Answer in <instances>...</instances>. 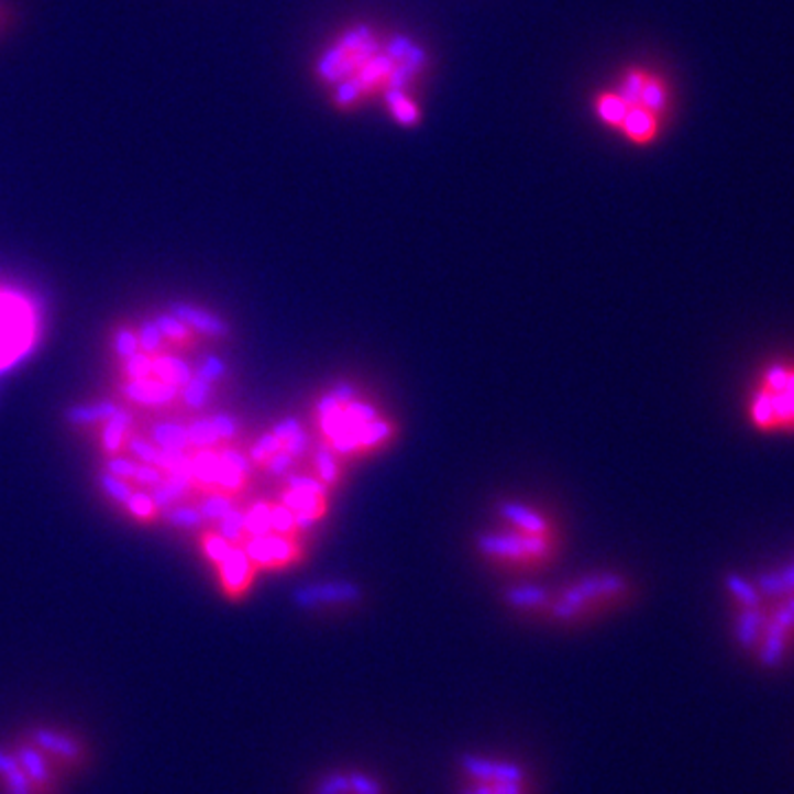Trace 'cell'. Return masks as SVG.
<instances>
[{"label": "cell", "mask_w": 794, "mask_h": 794, "mask_svg": "<svg viewBox=\"0 0 794 794\" xmlns=\"http://www.w3.org/2000/svg\"><path fill=\"white\" fill-rule=\"evenodd\" d=\"M190 466H192L195 493H203V495L214 493L217 477L223 466L219 449H197L195 453H190Z\"/></svg>", "instance_id": "cell-14"}, {"label": "cell", "mask_w": 794, "mask_h": 794, "mask_svg": "<svg viewBox=\"0 0 794 794\" xmlns=\"http://www.w3.org/2000/svg\"><path fill=\"white\" fill-rule=\"evenodd\" d=\"M131 413L126 409H118L107 422L100 424V449L104 455L115 457L122 455L126 451V442H129V429H131Z\"/></svg>", "instance_id": "cell-15"}, {"label": "cell", "mask_w": 794, "mask_h": 794, "mask_svg": "<svg viewBox=\"0 0 794 794\" xmlns=\"http://www.w3.org/2000/svg\"><path fill=\"white\" fill-rule=\"evenodd\" d=\"M245 532L247 537H265L269 528V501H256L245 508Z\"/></svg>", "instance_id": "cell-33"}, {"label": "cell", "mask_w": 794, "mask_h": 794, "mask_svg": "<svg viewBox=\"0 0 794 794\" xmlns=\"http://www.w3.org/2000/svg\"><path fill=\"white\" fill-rule=\"evenodd\" d=\"M737 647L765 671L794 653V548L754 572L726 576Z\"/></svg>", "instance_id": "cell-2"}, {"label": "cell", "mask_w": 794, "mask_h": 794, "mask_svg": "<svg viewBox=\"0 0 794 794\" xmlns=\"http://www.w3.org/2000/svg\"><path fill=\"white\" fill-rule=\"evenodd\" d=\"M166 311L173 313L175 318H179L184 324H188L199 338H208V340H223L230 335V324L219 316L212 313L203 307L184 302V300H170L166 305Z\"/></svg>", "instance_id": "cell-13"}, {"label": "cell", "mask_w": 794, "mask_h": 794, "mask_svg": "<svg viewBox=\"0 0 794 794\" xmlns=\"http://www.w3.org/2000/svg\"><path fill=\"white\" fill-rule=\"evenodd\" d=\"M8 19H10V10H8V5L3 3V0H0V32H3Z\"/></svg>", "instance_id": "cell-41"}, {"label": "cell", "mask_w": 794, "mask_h": 794, "mask_svg": "<svg viewBox=\"0 0 794 794\" xmlns=\"http://www.w3.org/2000/svg\"><path fill=\"white\" fill-rule=\"evenodd\" d=\"M504 515L510 519V526L519 532H526V534H534V537H552V528H550V521L534 512V510H528V508H521V506H506L504 508Z\"/></svg>", "instance_id": "cell-23"}, {"label": "cell", "mask_w": 794, "mask_h": 794, "mask_svg": "<svg viewBox=\"0 0 794 794\" xmlns=\"http://www.w3.org/2000/svg\"><path fill=\"white\" fill-rule=\"evenodd\" d=\"M256 570H283L302 559V548L296 537L283 534H265V537H247L241 545Z\"/></svg>", "instance_id": "cell-9"}, {"label": "cell", "mask_w": 794, "mask_h": 794, "mask_svg": "<svg viewBox=\"0 0 794 794\" xmlns=\"http://www.w3.org/2000/svg\"><path fill=\"white\" fill-rule=\"evenodd\" d=\"M159 519H164L168 526L181 528V530H201L203 528V519H201L197 506H188V504H175V506L162 510Z\"/></svg>", "instance_id": "cell-26"}, {"label": "cell", "mask_w": 794, "mask_h": 794, "mask_svg": "<svg viewBox=\"0 0 794 794\" xmlns=\"http://www.w3.org/2000/svg\"><path fill=\"white\" fill-rule=\"evenodd\" d=\"M199 545H201V552L203 556L217 567L230 552H232V543L225 541L217 530H201L199 532Z\"/></svg>", "instance_id": "cell-31"}, {"label": "cell", "mask_w": 794, "mask_h": 794, "mask_svg": "<svg viewBox=\"0 0 794 794\" xmlns=\"http://www.w3.org/2000/svg\"><path fill=\"white\" fill-rule=\"evenodd\" d=\"M192 375V364L173 351L153 357V377H157L159 382L181 388Z\"/></svg>", "instance_id": "cell-19"}, {"label": "cell", "mask_w": 794, "mask_h": 794, "mask_svg": "<svg viewBox=\"0 0 794 794\" xmlns=\"http://www.w3.org/2000/svg\"><path fill=\"white\" fill-rule=\"evenodd\" d=\"M126 453L137 460L140 464H148V466H162V449L155 446L148 438L144 435H131L126 442Z\"/></svg>", "instance_id": "cell-32"}, {"label": "cell", "mask_w": 794, "mask_h": 794, "mask_svg": "<svg viewBox=\"0 0 794 794\" xmlns=\"http://www.w3.org/2000/svg\"><path fill=\"white\" fill-rule=\"evenodd\" d=\"M0 790L3 794H38L14 752L0 750Z\"/></svg>", "instance_id": "cell-17"}, {"label": "cell", "mask_w": 794, "mask_h": 794, "mask_svg": "<svg viewBox=\"0 0 794 794\" xmlns=\"http://www.w3.org/2000/svg\"><path fill=\"white\" fill-rule=\"evenodd\" d=\"M269 528L274 534H283V537L300 534L294 512L280 501H269Z\"/></svg>", "instance_id": "cell-34"}, {"label": "cell", "mask_w": 794, "mask_h": 794, "mask_svg": "<svg viewBox=\"0 0 794 794\" xmlns=\"http://www.w3.org/2000/svg\"><path fill=\"white\" fill-rule=\"evenodd\" d=\"M214 395H217V386H214V384L203 382L201 377L192 375V377L188 379V384H184L181 390H179L177 407H181V409L188 411V413H199V411L212 407Z\"/></svg>", "instance_id": "cell-20"}, {"label": "cell", "mask_w": 794, "mask_h": 794, "mask_svg": "<svg viewBox=\"0 0 794 794\" xmlns=\"http://www.w3.org/2000/svg\"><path fill=\"white\" fill-rule=\"evenodd\" d=\"M239 506V497L232 495H223V493H210L203 495L197 501V510L203 519V523H217L221 521L225 515H230L234 508Z\"/></svg>", "instance_id": "cell-24"}, {"label": "cell", "mask_w": 794, "mask_h": 794, "mask_svg": "<svg viewBox=\"0 0 794 794\" xmlns=\"http://www.w3.org/2000/svg\"><path fill=\"white\" fill-rule=\"evenodd\" d=\"M164 479V471L157 468V466H148V464H140L137 466V473L133 477V484H137L140 488H153L157 484H162Z\"/></svg>", "instance_id": "cell-40"}, {"label": "cell", "mask_w": 794, "mask_h": 794, "mask_svg": "<svg viewBox=\"0 0 794 794\" xmlns=\"http://www.w3.org/2000/svg\"><path fill=\"white\" fill-rule=\"evenodd\" d=\"M188 438H190V449H219L221 440L210 422V418H192L188 424Z\"/></svg>", "instance_id": "cell-29"}, {"label": "cell", "mask_w": 794, "mask_h": 794, "mask_svg": "<svg viewBox=\"0 0 794 794\" xmlns=\"http://www.w3.org/2000/svg\"><path fill=\"white\" fill-rule=\"evenodd\" d=\"M137 329V340H140V351L155 357L162 353H170L168 342L164 340L155 318H142V322L135 327ZM175 353V351H173Z\"/></svg>", "instance_id": "cell-25"}, {"label": "cell", "mask_w": 794, "mask_h": 794, "mask_svg": "<svg viewBox=\"0 0 794 794\" xmlns=\"http://www.w3.org/2000/svg\"><path fill=\"white\" fill-rule=\"evenodd\" d=\"M649 111L660 120H669L673 111V91L662 74L644 67H629L620 71L611 85L603 87L594 100L592 111L596 120L614 131L627 111Z\"/></svg>", "instance_id": "cell-4"}, {"label": "cell", "mask_w": 794, "mask_h": 794, "mask_svg": "<svg viewBox=\"0 0 794 794\" xmlns=\"http://www.w3.org/2000/svg\"><path fill=\"white\" fill-rule=\"evenodd\" d=\"M120 409V405L115 400H98L91 405H78L71 407L67 411V422L71 427H93V424H102L107 422L115 411Z\"/></svg>", "instance_id": "cell-22"}, {"label": "cell", "mask_w": 794, "mask_h": 794, "mask_svg": "<svg viewBox=\"0 0 794 794\" xmlns=\"http://www.w3.org/2000/svg\"><path fill=\"white\" fill-rule=\"evenodd\" d=\"M153 318H155L164 340L168 342L170 351H195V349H199V335L188 324H184L179 318H175L168 311H159Z\"/></svg>", "instance_id": "cell-16"}, {"label": "cell", "mask_w": 794, "mask_h": 794, "mask_svg": "<svg viewBox=\"0 0 794 794\" xmlns=\"http://www.w3.org/2000/svg\"><path fill=\"white\" fill-rule=\"evenodd\" d=\"M98 482H100L102 493H104L113 504H118V506H122V508H124V504L129 501V497H131L133 490H135V486H133L131 482L120 479V477H115V475H111V473H107V471H102V473L98 475Z\"/></svg>", "instance_id": "cell-35"}, {"label": "cell", "mask_w": 794, "mask_h": 794, "mask_svg": "<svg viewBox=\"0 0 794 794\" xmlns=\"http://www.w3.org/2000/svg\"><path fill=\"white\" fill-rule=\"evenodd\" d=\"M210 422H212V427H214L221 444H223V442H234V440L239 438L241 424H239V420H236L234 416L214 413V416H210Z\"/></svg>", "instance_id": "cell-39"}, {"label": "cell", "mask_w": 794, "mask_h": 794, "mask_svg": "<svg viewBox=\"0 0 794 794\" xmlns=\"http://www.w3.org/2000/svg\"><path fill=\"white\" fill-rule=\"evenodd\" d=\"M225 541H230L232 545H243V541L247 539V532H245V510L243 508H234L230 515H225L221 521H217V528H214Z\"/></svg>", "instance_id": "cell-30"}, {"label": "cell", "mask_w": 794, "mask_h": 794, "mask_svg": "<svg viewBox=\"0 0 794 794\" xmlns=\"http://www.w3.org/2000/svg\"><path fill=\"white\" fill-rule=\"evenodd\" d=\"M192 373L197 377H201L203 382H210V384H219L225 375H228V364L214 355V353H206L199 357V362L192 366Z\"/></svg>", "instance_id": "cell-36"}, {"label": "cell", "mask_w": 794, "mask_h": 794, "mask_svg": "<svg viewBox=\"0 0 794 794\" xmlns=\"http://www.w3.org/2000/svg\"><path fill=\"white\" fill-rule=\"evenodd\" d=\"M743 422L761 438H794V355L763 360L743 390Z\"/></svg>", "instance_id": "cell-3"}, {"label": "cell", "mask_w": 794, "mask_h": 794, "mask_svg": "<svg viewBox=\"0 0 794 794\" xmlns=\"http://www.w3.org/2000/svg\"><path fill=\"white\" fill-rule=\"evenodd\" d=\"M427 71L429 56L416 41L364 23L338 32L313 60L318 87L340 111L416 91Z\"/></svg>", "instance_id": "cell-1"}, {"label": "cell", "mask_w": 794, "mask_h": 794, "mask_svg": "<svg viewBox=\"0 0 794 794\" xmlns=\"http://www.w3.org/2000/svg\"><path fill=\"white\" fill-rule=\"evenodd\" d=\"M382 104L397 126H418L422 120V107L416 98V91H397Z\"/></svg>", "instance_id": "cell-18"}, {"label": "cell", "mask_w": 794, "mask_h": 794, "mask_svg": "<svg viewBox=\"0 0 794 794\" xmlns=\"http://www.w3.org/2000/svg\"><path fill=\"white\" fill-rule=\"evenodd\" d=\"M148 440L162 451H190L188 424L181 422H157L148 431Z\"/></svg>", "instance_id": "cell-21"}, {"label": "cell", "mask_w": 794, "mask_h": 794, "mask_svg": "<svg viewBox=\"0 0 794 794\" xmlns=\"http://www.w3.org/2000/svg\"><path fill=\"white\" fill-rule=\"evenodd\" d=\"M120 375L122 379H142L153 375V357L146 353H135L133 357L120 362Z\"/></svg>", "instance_id": "cell-37"}, {"label": "cell", "mask_w": 794, "mask_h": 794, "mask_svg": "<svg viewBox=\"0 0 794 794\" xmlns=\"http://www.w3.org/2000/svg\"><path fill=\"white\" fill-rule=\"evenodd\" d=\"M137 466H140V462L137 460H133L131 455H115V457H109L107 460V473H111V475H115V477H120V479H126V482H131L133 484V477H135V473H137Z\"/></svg>", "instance_id": "cell-38"}, {"label": "cell", "mask_w": 794, "mask_h": 794, "mask_svg": "<svg viewBox=\"0 0 794 794\" xmlns=\"http://www.w3.org/2000/svg\"><path fill=\"white\" fill-rule=\"evenodd\" d=\"M552 550V537H534L519 530L482 539V552H486L495 561H506L517 567H532L534 563H545L550 561Z\"/></svg>", "instance_id": "cell-6"}, {"label": "cell", "mask_w": 794, "mask_h": 794, "mask_svg": "<svg viewBox=\"0 0 794 794\" xmlns=\"http://www.w3.org/2000/svg\"><path fill=\"white\" fill-rule=\"evenodd\" d=\"M311 794H388V790L375 774L349 768L322 774Z\"/></svg>", "instance_id": "cell-11"}, {"label": "cell", "mask_w": 794, "mask_h": 794, "mask_svg": "<svg viewBox=\"0 0 794 794\" xmlns=\"http://www.w3.org/2000/svg\"><path fill=\"white\" fill-rule=\"evenodd\" d=\"M120 395L124 400L137 409H168L177 407L179 390L173 384L159 382L157 377H142V379H122Z\"/></svg>", "instance_id": "cell-10"}, {"label": "cell", "mask_w": 794, "mask_h": 794, "mask_svg": "<svg viewBox=\"0 0 794 794\" xmlns=\"http://www.w3.org/2000/svg\"><path fill=\"white\" fill-rule=\"evenodd\" d=\"M625 596V583L620 578H594L563 592L561 598L552 600V616L561 620L583 618L596 611L605 603L620 600Z\"/></svg>", "instance_id": "cell-7"}, {"label": "cell", "mask_w": 794, "mask_h": 794, "mask_svg": "<svg viewBox=\"0 0 794 794\" xmlns=\"http://www.w3.org/2000/svg\"><path fill=\"white\" fill-rule=\"evenodd\" d=\"M217 576H219L221 592L230 600H241L254 585L256 567L250 561V556L245 554V550L234 545L232 552L217 565Z\"/></svg>", "instance_id": "cell-12"}, {"label": "cell", "mask_w": 794, "mask_h": 794, "mask_svg": "<svg viewBox=\"0 0 794 794\" xmlns=\"http://www.w3.org/2000/svg\"><path fill=\"white\" fill-rule=\"evenodd\" d=\"M27 743H32L38 752L47 757V761L60 772V770H76L89 759L87 746L76 739L74 735H67L63 730L54 728H32L25 737Z\"/></svg>", "instance_id": "cell-8"}, {"label": "cell", "mask_w": 794, "mask_h": 794, "mask_svg": "<svg viewBox=\"0 0 794 794\" xmlns=\"http://www.w3.org/2000/svg\"><path fill=\"white\" fill-rule=\"evenodd\" d=\"M124 508L140 523H155L159 519V510L146 488H135Z\"/></svg>", "instance_id": "cell-27"}, {"label": "cell", "mask_w": 794, "mask_h": 794, "mask_svg": "<svg viewBox=\"0 0 794 794\" xmlns=\"http://www.w3.org/2000/svg\"><path fill=\"white\" fill-rule=\"evenodd\" d=\"M111 346H113V355L120 362L133 357L135 353H140V340H137V329L131 327V324H118L113 329V340H111Z\"/></svg>", "instance_id": "cell-28"}, {"label": "cell", "mask_w": 794, "mask_h": 794, "mask_svg": "<svg viewBox=\"0 0 794 794\" xmlns=\"http://www.w3.org/2000/svg\"><path fill=\"white\" fill-rule=\"evenodd\" d=\"M460 794H532V781L512 759L468 754L460 761Z\"/></svg>", "instance_id": "cell-5"}]
</instances>
